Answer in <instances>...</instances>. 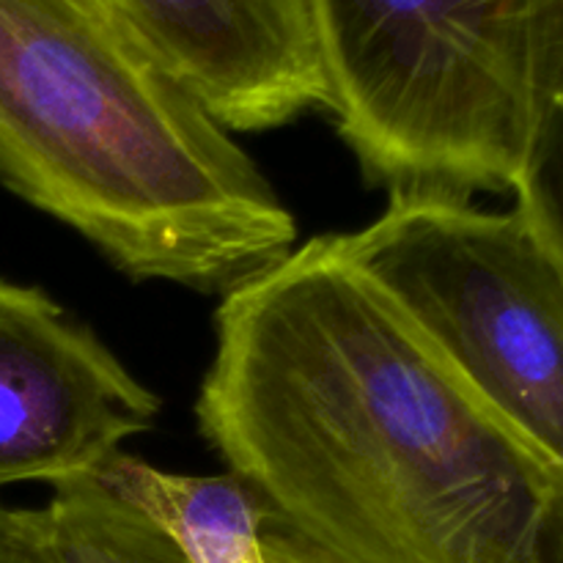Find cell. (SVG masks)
<instances>
[{"mask_svg":"<svg viewBox=\"0 0 563 563\" xmlns=\"http://www.w3.org/2000/svg\"><path fill=\"white\" fill-rule=\"evenodd\" d=\"M0 185L135 280L231 291L297 240L229 130L82 0H0Z\"/></svg>","mask_w":563,"mask_h":563,"instance_id":"obj_2","label":"cell"},{"mask_svg":"<svg viewBox=\"0 0 563 563\" xmlns=\"http://www.w3.org/2000/svg\"><path fill=\"white\" fill-rule=\"evenodd\" d=\"M264 555H267V563H330L306 542L275 526H267L264 531Z\"/></svg>","mask_w":563,"mask_h":563,"instance_id":"obj_9","label":"cell"},{"mask_svg":"<svg viewBox=\"0 0 563 563\" xmlns=\"http://www.w3.org/2000/svg\"><path fill=\"white\" fill-rule=\"evenodd\" d=\"M352 262L396 302L456 377L563 467V267L517 209L390 192Z\"/></svg>","mask_w":563,"mask_h":563,"instance_id":"obj_4","label":"cell"},{"mask_svg":"<svg viewBox=\"0 0 563 563\" xmlns=\"http://www.w3.org/2000/svg\"><path fill=\"white\" fill-rule=\"evenodd\" d=\"M88 5H97V9H113V0H82ZM115 11V9H113Z\"/></svg>","mask_w":563,"mask_h":563,"instance_id":"obj_11","label":"cell"},{"mask_svg":"<svg viewBox=\"0 0 563 563\" xmlns=\"http://www.w3.org/2000/svg\"><path fill=\"white\" fill-rule=\"evenodd\" d=\"M201 434L330 563H563V467L500 421L339 236L225 291Z\"/></svg>","mask_w":563,"mask_h":563,"instance_id":"obj_1","label":"cell"},{"mask_svg":"<svg viewBox=\"0 0 563 563\" xmlns=\"http://www.w3.org/2000/svg\"><path fill=\"white\" fill-rule=\"evenodd\" d=\"M0 563H36L27 548L20 522V509L0 504Z\"/></svg>","mask_w":563,"mask_h":563,"instance_id":"obj_10","label":"cell"},{"mask_svg":"<svg viewBox=\"0 0 563 563\" xmlns=\"http://www.w3.org/2000/svg\"><path fill=\"white\" fill-rule=\"evenodd\" d=\"M137 38L225 130L330 108L317 0H113Z\"/></svg>","mask_w":563,"mask_h":563,"instance_id":"obj_6","label":"cell"},{"mask_svg":"<svg viewBox=\"0 0 563 563\" xmlns=\"http://www.w3.org/2000/svg\"><path fill=\"white\" fill-rule=\"evenodd\" d=\"M97 478L146 515L187 563H267L269 511L234 473L181 476L119 451L99 467Z\"/></svg>","mask_w":563,"mask_h":563,"instance_id":"obj_7","label":"cell"},{"mask_svg":"<svg viewBox=\"0 0 563 563\" xmlns=\"http://www.w3.org/2000/svg\"><path fill=\"white\" fill-rule=\"evenodd\" d=\"M330 113L390 192L511 190L563 99V0H317Z\"/></svg>","mask_w":563,"mask_h":563,"instance_id":"obj_3","label":"cell"},{"mask_svg":"<svg viewBox=\"0 0 563 563\" xmlns=\"http://www.w3.org/2000/svg\"><path fill=\"white\" fill-rule=\"evenodd\" d=\"M36 563H187L181 550L108 484L77 476L55 484L42 509H20Z\"/></svg>","mask_w":563,"mask_h":563,"instance_id":"obj_8","label":"cell"},{"mask_svg":"<svg viewBox=\"0 0 563 563\" xmlns=\"http://www.w3.org/2000/svg\"><path fill=\"white\" fill-rule=\"evenodd\" d=\"M159 399L42 289L0 280V489L91 476Z\"/></svg>","mask_w":563,"mask_h":563,"instance_id":"obj_5","label":"cell"}]
</instances>
